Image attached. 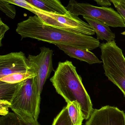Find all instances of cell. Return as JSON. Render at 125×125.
I'll return each instance as SVG.
<instances>
[{"label":"cell","instance_id":"cell-1","mask_svg":"<svg viewBox=\"0 0 125 125\" xmlns=\"http://www.w3.org/2000/svg\"><path fill=\"white\" fill-rule=\"evenodd\" d=\"M16 31L21 40L29 38L51 44L71 45L92 51L100 46L99 40L90 35L76 33L43 23L35 15L18 23Z\"/></svg>","mask_w":125,"mask_h":125},{"label":"cell","instance_id":"cell-2","mask_svg":"<svg viewBox=\"0 0 125 125\" xmlns=\"http://www.w3.org/2000/svg\"><path fill=\"white\" fill-rule=\"evenodd\" d=\"M50 81L57 92L67 103L76 101L80 105L84 119L87 120L93 110L90 97L82 79L71 62H60Z\"/></svg>","mask_w":125,"mask_h":125},{"label":"cell","instance_id":"cell-3","mask_svg":"<svg viewBox=\"0 0 125 125\" xmlns=\"http://www.w3.org/2000/svg\"><path fill=\"white\" fill-rule=\"evenodd\" d=\"M105 74L125 97V58L115 41L101 44Z\"/></svg>","mask_w":125,"mask_h":125},{"label":"cell","instance_id":"cell-4","mask_svg":"<svg viewBox=\"0 0 125 125\" xmlns=\"http://www.w3.org/2000/svg\"><path fill=\"white\" fill-rule=\"evenodd\" d=\"M37 77L21 82L10 106L12 110L28 113L37 120L40 113L41 98Z\"/></svg>","mask_w":125,"mask_h":125},{"label":"cell","instance_id":"cell-5","mask_svg":"<svg viewBox=\"0 0 125 125\" xmlns=\"http://www.w3.org/2000/svg\"><path fill=\"white\" fill-rule=\"evenodd\" d=\"M65 8L74 15L92 18L114 28L125 27L121 15L110 7L96 6L88 3H79L75 0H70Z\"/></svg>","mask_w":125,"mask_h":125},{"label":"cell","instance_id":"cell-6","mask_svg":"<svg viewBox=\"0 0 125 125\" xmlns=\"http://www.w3.org/2000/svg\"><path fill=\"white\" fill-rule=\"evenodd\" d=\"M37 15L43 23L70 32L86 35H94L95 32L89 23L82 21L78 16L69 12L61 15L48 13L38 9Z\"/></svg>","mask_w":125,"mask_h":125},{"label":"cell","instance_id":"cell-7","mask_svg":"<svg viewBox=\"0 0 125 125\" xmlns=\"http://www.w3.org/2000/svg\"><path fill=\"white\" fill-rule=\"evenodd\" d=\"M40 52L37 55H29L27 57L29 71L36 74L40 92L42 93L46 80L54 71L53 64V51L45 47L40 48Z\"/></svg>","mask_w":125,"mask_h":125},{"label":"cell","instance_id":"cell-8","mask_svg":"<svg viewBox=\"0 0 125 125\" xmlns=\"http://www.w3.org/2000/svg\"><path fill=\"white\" fill-rule=\"evenodd\" d=\"M85 125H125V114L109 105L94 109Z\"/></svg>","mask_w":125,"mask_h":125},{"label":"cell","instance_id":"cell-9","mask_svg":"<svg viewBox=\"0 0 125 125\" xmlns=\"http://www.w3.org/2000/svg\"><path fill=\"white\" fill-rule=\"evenodd\" d=\"M29 71L28 58L23 52L0 56V79L10 74Z\"/></svg>","mask_w":125,"mask_h":125},{"label":"cell","instance_id":"cell-10","mask_svg":"<svg viewBox=\"0 0 125 125\" xmlns=\"http://www.w3.org/2000/svg\"><path fill=\"white\" fill-rule=\"evenodd\" d=\"M54 45L70 58L76 59L81 61L85 62L90 64L102 62L89 50L62 44Z\"/></svg>","mask_w":125,"mask_h":125},{"label":"cell","instance_id":"cell-11","mask_svg":"<svg viewBox=\"0 0 125 125\" xmlns=\"http://www.w3.org/2000/svg\"><path fill=\"white\" fill-rule=\"evenodd\" d=\"M37 9L61 15H67L69 12L60 0H25Z\"/></svg>","mask_w":125,"mask_h":125},{"label":"cell","instance_id":"cell-12","mask_svg":"<svg viewBox=\"0 0 125 125\" xmlns=\"http://www.w3.org/2000/svg\"><path fill=\"white\" fill-rule=\"evenodd\" d=\"M83 17L96 33L97 39L105 40L107 42L114 40L116 37L115 34L112 31L108 25L92 18L87 17Z\"/></svg>","mask_w":125,"mask_h":125},{"label":"cell","instance_id":"cell-13","mask_svg":"<svg viewBox=\"0 0 125 125\" xmlns=\"http://www.w3.org/2000/svg\"><path fill=\"white\" fill-rule=\"evenodd\" d=\"M20 83H11L0 81V108L7 109L9 108L10 103Z\"/></svg>","mask_w":125,"mask_h":125},{"label":"cell","instance_id":"cell-14","mask_svg":"<svg viewBox=\"0 0 125 125\" xmlns=\"http://www.w3.org/2000/svg\"><path fill=\"white\" fill-rule=\"evenodd\" d=\"M69 116L73 125H82L84 119L80 105L76 101L67 104Z\"/></svg>","mask_w":125,"mask_h":125},{"label":"cell","instance_id":"cell-15","mask_svg":"<svg viewBox=\"0 0 125 125\" xmlns=\"http://www.w3.org/2000/svg\"><path fill=\"white\" fill-rule=\"evenodd\" d=\"M36 76V74L35 73L29 71L26 72L16 73L8 75L0 79V81L11 83H16Z\"/></svg>","mask_w":125,"mask_h":125},{"label":"cell","instance_id":"cell-16","mask_svg":"<svg viewBox=\"0 0 125 125\" xmlns=\"http://www.w3.org/2000/svg\"><path fill=\"white\" fill-rule=\"evenodd\" d=\"M12 111L17 116L20 125H40L37 120L28 113L18 110Z\"/></svg>","mask_w":125,"mask_h":125},{"label":"cell","instance_id":"cell-17","mask_svg":"<svg viewBox=\"0 0 125 125\" xmlns=\"http://www.w3.org/2000/svg\"><path fill=\"white\" fill-rule=\"evenodd\" d=\"M51 125H73L68 114L67 106L54 118Z\"/></svg>","mask_w":125,"mask_h":125},{"label":"cell","instance_id":"cell-18","mask_svg":"<svg viewBox=\"0 0 125 125\" xmlns=\"http://www.w3.org/2000/svg\"><path fill=\"white\" fill-rule=\"evenodd\" d=\"M0 125H20L16 115L13 112H9L0 117Z\"/></svg>","mask_w":125,"mask_h":125},{"label":"cell","instance_id":"cell-19","mask_svg":"<svg viewBox=\"0 0 125 125\" xmlns=\"http://www.w3.org/2000/svg\"><path fill=\"white\" fill-rule=\"evenodd\" d=\"M0 9L10 18L13 19L15 17L16 12L15 7L8 2L0 0Z\"/></svg>","mask_w":125,"mask_h":125},{"label":"cell","instance_id":"cell-20","mask_svg":"<svg viewBox=\"0 0 125 125\" xmlns=\"http://www.w3.org/2000/svg\"><path fill=\"white\" fill-rule=\"evenodd\" d=\"M3 0L6 1L9 3L14 4L16 6L22 7L23 9H26L30 11L32 13H34V14L36 15V12L37 9H36L31 5L29 4L25 0Z\"/></svg>","mask_w":125,"mask_h":125},{"label":"cell","instance_id":"cell-21","mask_svg":"<svg viewBox=\"0 0 125 125\" xmlns=\"http://www.w3.org/2000/svg\"><path fill=\"white\" fill-rule=\"evenodd\" d=\"M9 28L7 25L3 22L0 18V47L2 46L1 41L4 37V34L9 29Z\"/></svg>","mask_w":125,"mask_h":125},{"label":"cell","instance_id":"cell-22","mask_svg":"<svg viewBox=\"0 0 125 125\" xmlns=\"http://www.w3.org/2000/svg\"><path fill=\"white\" fill-rule=\"evenodd\" d=\"M118 13L122 16L125 23V6L119 4H114Z\"/></svg>","mask_w":125,"mask_h":125},{"label":"cell","instance_id":"cell-23","mask_svg":"<svg viewBox=\"0 0 125 125\" xmlns=\"http://www.w3.org/2000/svg\"><path fill=\"white\" fill-rule=\"evenodd\" d=\"M98 4L102 6L108 7L111 5L109 0H94Z\"/></svg>","mask_w":125,"mask_h":125},{"label":"cell","instance_id":"cell-24","mask_svg":"<svg viewBox=\"0 0 125 125\" xmlns=\"http://www.w3.org/2000/svg\"><path fill=\"white\" fill-rule=\"evenodd\" d=\"M109 0L113 4L117 3L121 4L123 0Z\"/></svg>","mask_w":125,"mask_h":125},{"label":"cell","instance_id":"cell-25","mask_svg":"<svg viewBox=\"0 0 125 125\" xmlns=\"http://www.w3.org/2000/svg\"><path fill=\"white\" fill-rule=\"evenodd\" d=\"M121 4H122V5H124V6H125V0H123Z\"/></svg>","mask_w":125,"mask_h":125},{"label":"cell","instance_id":"cell-26","mask_svg":"<svg viewBox=\"0 0 125 125\" xmlns=\"http://www.w3.org/2000/svg\"><path fill=\"white\" fill-rule=\"evenodd\" d=\"M122 34H123V35H125V31H124V32H123V33H122Z\"/></svg>","mask_w":125,"mask_h":125}]
</instances>
